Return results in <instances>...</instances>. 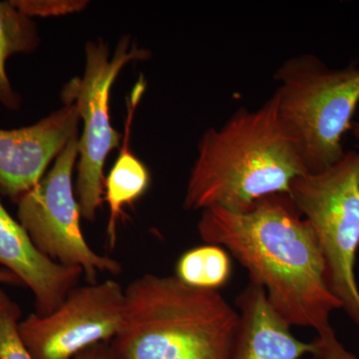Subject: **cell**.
<instances>
[{
  "mask_svg": "<svg viewBox=\"0 0 359 359\" xmlns=\"http://www.w3.org/2000/svg\"><path fill=\"white\" fill-rule=\"evenodd\" d=\"M198 231L205 244L224 248L262 287L278 316L292 327L316 332L342 309L328 287L320 243L289 194H273L249 211H202Z\"/></svg>",
  "mask_w": 359,
  "mask_h": 359,
  "instance_id": "6da1fadb",
  "label": "cell"
},
{
  "mask_svg": "<svg viewBox=\"0 0 359 359\" xmlns=\"http://www.w3.org/2000/svg\"><path fill=\"white\" fill-rule=\"evenodd\" d=\"M198 150L183 203L190 211L247 212L266 196L289 194L292 180L308 173L280 126L275 94L205 131Z\"/></svg>",
  "mask_w": 359,
  "mask_h": 359,
  "instance_id": "7a4b0ae2",
  "label": "cell"
},
{
  "mask_svg": "<svg viewBox=\"0 0 359 359\" xmlns=\"http://www.w3.org/2000/svg\"><path fill=\"white\" fill-rule=\"evenodd\" d=\"M119 359H228L240 314L216 290L147 273L124 290Z\"/></svg>",
  "mask_w": 359,
  "mask_h": 359,
  "instance_id": "3957f363",
  "label": "cell"
},
{
  "mask_svg": "<svg viewBox=\"0 0 359 359\" xmlns=\"http://www.w3.org/2000/svg\"><path fill=\"white\" fill-rule=\"evenodd\" d=\"M275 96L280 126L308 173H320L342 159V137L353 127L359 103V68L330 69L311 54L278 68Z\"/></svg>",
  "mask_w": 359,
  "mask_h": 359,
  "instance_id": "277c9868",
  "label": "cell"
},
{
  "mask_svg": "<svg viewBox=\"0 0 359 359\" xmlns=\"http://www.w3.org/2000/svg\"><path fill=\"white\" fill-rule=\"evenodd\" d=\"M289 195L320 243L328 287L359 327V153L348 151L325 171L297 177Z\"/></svg>",
  "mask_w": 359,
  "mask_h": 359,
  "instance_id": "5b68a950",
  "label": "cell"
},
{
  "mask_svg": "<svg viewBox=\"0 0 359 359\" xmlns=\"http://www.w3.org/2000/svg\"><path fill=\"white\" fill-rule=\"evenodd\" d=\"M85 54L83 76L71 79L63 87L61 98L65 105L77 106L83 121V133L78 143L79 163L75 193L81 216L93 222L104 201V165L108 155L119 147L122 140V135L111 125V88L124 66L132 61L145 60L150 57V51L140 48L135 42L131 43L130 37L124 36L112 57L102 40L88 42Z\"/></svg>",
  "mask_w": 359,
  "mask_h": 359,
  "instance_id": "8992f818",
  "label": "cell"
},
{
  "mask_svg": "<svg viewBox=\"0 0 359 359\" xmlns=\"http://www.w3.org/2000/svg\"><path fill=\"white\" fill-rule=\"evenodd\" d=\"M78 143L76 133L48 174L18 201V217L41 254L63 266L81 268L87 283L92 285L97 283L99 271L118 275L122 266L94 252L82 233L81 212L72 184Z\"/></svg>",
  "mask_w": 359,
  "mask_h": 359,
  "instance_id": "52a82bcc",
  "label": "cell"
},
{
  "mask_svg": "<svg viewBox=\"0 0 359 359\" xmlns=\"http://www.w3.org/2000/svg\"><path fill=\"white\" fill-rule=\"evenodd\" d=\"M124 289L114 280L75 287L48 316L32 313L20 334L33 359H73L87 347L114 339L121 327Z\"/></svg>",
  "mask_w": 359,
  "mask_h": 359,
  "instance_id": "ba28073f",
  "label": "cell"
},
{
  "mask_svg": "<svg viewBox=\"0 0 359 359\" xmlns=\"http://www.w3.org/2000/svg\"><path fill=\"white\" fill-rule=\"evenodd\" d=\"M80 120L77 106L67 104L32 126L0 129V192L18 202L34 188L78 133Z\"/></svg>",
  "mask_w": 359,
  "mask_h": 359,
  "instance_id": "9c48e42d",
  "label": "cell"
},
{
  "mask_svg": "<svg viewBox=\"0 0 359 359\" xmlns=\"http://www.w3.org/2000/svg\"><path fill=\"white\" fill-rule=\"evenodd\" d=\"M0 266L11 271L32 290L35 313L48 316L65 302L77 287L83 269L66 266L44 256L18 221L7 212L0 200Z\"/></svg>",
  "mask_w": 359,
  "mask_h": 359,
  "instance_id": "30bf717a",
  "label": "cell"
},
{
  "mask_svg": "<svg viewBox=\"0 0 359 359\" xmlns=\"http://www.w3.org/2000/svg\"><path fill=\"white\" fill-rule=\"evenodd\" d=\"M240 321L228 359H299L314 353L313 342L294 337L262 287L250 283L236 299Z\"/></svg>",
  "mask_w": 359,
  "mask_h": 359,
  "instance_id": "8fae6325",
  "label": "cell"
},
{
  "mask_svg": "<svg viewBox=\"0 0 359 359\" xmlns=\"http://www.w3.org/2000/svg\"><path fill=\"white\" fill-rule=\"evenodd\" d=\"M39 45V33L32 18L11 1H0V105L6 109H18L21 104L7 75V60L15 54L32 53Z\"/></svg>",
  "mask_w": 359,
  "mask_h": 359,
  "instance_id": "7c38bea8",
  "label": "cell"
},
{
  "mask_svg": "<svg viewBox=\"0 0 359 359\" xmlns=\"http://www.w3.org/2000/svg\"><path fill=\"white\" fill-rule=\"evenodd\" d=\"M150 181L147 167L130 151L128 141L125 140L119 157L104 181V201L110 209L108 236L111 245L115 243L116 224L123 208L140 199L148 190Z\"/></svg>",
  "mask_w": 359,
  "mask_h": 359,
  "instance_id": "4fadbf2b",
  "label": "cell"
},
{
  "mask_svg": "<svg viewBox=\"0 0 359 359\" xmlns=\"http://www.w3.org/2000/svg\"><path fill=\"white\" fill-rule=\"evenodd\" d=\"M231 276L230 255L224 248L210 244L194 248L182 255L175 275L190 287L216 290L226 285Z\"/></svg>",
  "mask_w": 359,
  "mask_h": 359,
  "instance_id": "5bb4252c",
  "label": "cell"
},
{
  "mask_svg": "<svg viewBox=\"0 0 359 359\" xmlns=\"http://www.w3.org/2000/svg\"><path fill=\"white\" fill-rule=\"evenodd\" d=\"M11 2L21 13L30 18L77 13L88 4L85 0H11Z\"/></svg>",
  "mask_w": 359,
  "mask_h": 359,
  "instance_id": "9a60e30c",
  "label": "cell"
},
{
  "mask_svg": "<svg viewBox=\"0 0 359 359\" xmlns=\"http://www.w3.org/2000/svg\"><path fill=\"white\" fill-rule=\"evenodd\" d=\"M313 342L314 359H358L340 344L332 327L318 332Z\"/></svg>",
  "mask_w": 359,
  "mask_h": 359,
  "instance_id": "2e32d148",
  "label": "cell"
},
{
  "mask_svg": "<svg viewBox=\"0 0 359 359\" xmlns=\"http://www.w3.org/2000/svg\"><path fill=\"white\" fill-rule=\"evenodd\" d=\"M73 359H119L109 342H99L87 347Z\"/></svg>",
  "mask_w": 359,
  "mask_h": 359,
  "instance_id": "e0dca14e",
  "label": "cell"
},
{
  "mask_svg": "<svg viewBox=\"0 0 359 359\" xmlns=\"http://www.w3.org/2000/svg\"><path fill=\"white\" fill-rule=\"evenodd\" d=\"M0 283H6L9 285H23L22 282L18 276L6 269H0Z\"/></svg>",
  "mask_w": 359,
  "mask_h": 359,
  "instance_id": "ac0fdd59",
  "label": "cell"
},
{
  "mask_svg": "<svg viewBox=\"0 0 359 359\" xmlns=\"http://www.w3.org/2000/svg\"><path fill=\"white\" fill-rule=\"evenodd\" d=\"M354 135L359 139V123H353V127H351Z\"/></svg>",
  "mask_w": 359,
  "mask_h": 359,
  "instance_id": "d6986e66",
  "label": "cell"
}]
</instances>
